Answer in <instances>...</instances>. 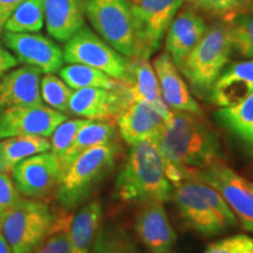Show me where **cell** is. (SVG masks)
Instances as JSON below:
<instances>
[{
	"label": "cell",
	"mask_w": 253,
	"mask_h": 253,
	"mask_svg": "<svg viewBox=\"0 0 253 253\" xmlns=\"http://www.w3.org/2000/svg\"><path fill=\"white\" fill-rule=\"evenodd\" d=\"M158 148L166 169L172 168L181 172L204 169L221 160L217 134L201 119V115L191 113L171 110L158 137Z\"/></svg>",
	"instance_id": "1"
},
{
	"label": "cell",
	"mask_w": 253,
	"mask_h": 253,
	"mask_svg": "<svg viewBox=\"0 0 253 253\" xmlns=\"http://www.w3.org/2000/svg\"><path fill=\"white\" fill-rule=\"evenodd\" d=\"M115 192L120 201L126 204L164 203L172 197L173 185L166 175L157 138L130 145L116 177Z\"/></svg>",
	"instance_id": "2"
},
{
	"label": "cell",
	"mask_w": 253,
	"mask_h": 253,
	"mask_svg": "<svg viewBox=\"0 0 253 253\" xmlns=\"http://www.w3.org/2000/svg\"><path fill=\"white\" fill-rule=\"evenodd\" d=\"M171 198L183 223L198 235L219 236L238 225L224 198L212 186L198 179H185L175 186Z\"/></svg>",
	"instance_id": "3"
},
{
	"label": "cell",
	"mask_w": 253,
	"mask_h": 253,
	"mask_svg": "<svg viewBox=\"0 0 253 253\" xmlns=\"http://www.w3.org/2000/svg\"><path fill=\"white\" fill-rule=\"evenodd\" d=\"M116 142L101 144L82 153L60 176L55 197L66 212L80 207L115 167Z\"/></svg>",
	"instance_id": "4"
},
{
	"label": "cell",
	"mask_w": 253,
	"mask_h": 253,
	"mask_svg": "<svg viewBox=\"0 0 253 253\" xmlns=\"http://www.w3.org/2000/svg\"><path fill=\"white\" fill-rule=\"evenodd\" d=\"M227 23L209 27L196 47L178 66L194 93L201 99H210L214 82L226 67L232 54Z\"/></svg>",
	"instance_id": "5"
},
{
	"label": "cell",
	"mask_w": 253,
	"mask_h": 253,
	"mask_svg": "<svg viewBox=\"0 0 253 253\" xmlns=\"http://www.w3.org/2000/svg\"><path fill=\"white\" fill-rule=\"evenodd\" d=\"M0 217L1 235L12 253H33L54 231L59 218L40 199L25 197Z\"/></svg>",
	"instance_id": "6"
},
{
	"label": "cell",
	"mask_w": 253,
	"mask_h": 253,
	"mask_svg": "<svg viewBox=\"0 0 253 253\" xmlns=\"http://www.w3.org/2000/svg\"><path fill=\"white\" fill-rule=\"evenodd\" d=\"M86 17L96 33L108 45L126 58H134L136 38L130 1L88 0Z\"/></svg>",
	"instance_id": "7"
},
{
	"label": "cell",
	"mask_w": 253,
	"mask_h": 253,
	"mask_svg": "<svg viewBox=\"0 0 253 253\" xmlns=\"http://www.w3.org/2000/svg\"><path fill=\"white\" fill-rule=\"evenodd\" d=\"M182 175L183 181L198 179L212 186L235 213L242 229L253 233V194L245 178L221 160L204 169L183 170Z\"/></svg>",
	"instance_id": "8"
},
{
	"label": "cell",
	"mask_w": 253,
	"mask_h": 253,
	"mask_svg": "<svg viewBox=\"0 0 253 253\" xmlns=\"http://www.w3.org/2000/svg\"><path fill=\"white\" fill-rule=\"evenodd\" d=\"M184 1L185 0L130 1L136 38L135 56L149 59L155 52H157L168 28Z\"/></svg>",
	"instance_id": "9"
},
{
	"label": "cell",
	"mask_w": 253,
	"mask_h": 253,
	"mask_svg": "<svg viewBox=\"0 0 253 253\" xmlns=\"http://www.w3.org/2000/svg\"><path fill=\"white\" fill-rule=\"evenodd\" d=\"M62 52L65 62L90 66L115 80H122L129 60L86 25L66 41Z\"/></svg>",
	"instance_id": "10"
},
{
	"label": "cell",
	"mask_w": 253,
	"mask_h": 253,
	"mask_svg": "<svg viewBox=\"0 0 253 253\" xmlns=\"http://www.w3.org/2000/svg\"><path fill=\"white\" fill-rule=\"evenodd\" d=\"M15 189L25 198L41 199L55 191L61 168L53 153L33 155L25 158L11 171Z\"/></svg>",
	"instance_id": "11"
},
{
	"label": "cell",
	"mask_w": 253,
	"mask_h": 253,
	"mask_svg": "<svg viewBox=\"0 0 253 253\" xmlns=\"http://www.w3.org/2000/svg\"><path fill=\"white\" fill-rule=\"evenodd\" d=\"M67 115L48 106H20L0 113V140L12 136L50 137Z\"/></svg>",
	"instance_id": "12"
},
{
	"label": "cell",
	"mask_w": 253,
	"mask_h": 253,
	"mask_svg": "<svg viewBox=\"0 0 253 253\" xmlns=\"http://www.w3.org/2000/svg\"><path fill=\"white\" fill-rule=\"evenodd\" d=\"M2 42L19 63L39 69L43 74L59 72L65 62L58 43L41 34L5 32Z\"/></svg>",
	"instance_id": "13"
},
{
	"label": "cell",
	"mask_w": 253,
	"mask_h": 253,
	"mask_svg": "<svg viewBox=\"0 0 253 253\" xmlns=\"http://www.w3.org/2000/svg\"><path fill=\"white\" fill-rule=\"evenodd\" d=\"M129 101H131L130 97L120 80L119 86L114 89L82 88L73 90L69 113L86 120L115 123L116 118Z\"/></svg>",
	"instance_id": "14"
},
{
	"label": "cell",
	"mask_w": 253,
	"mask_h": 253,
	"mask_svg": "<svg viewBox=\"0 0 253 253\" xmlns=\"http://www.w3.org/2000/svg\"><path fill=\"white\" fill-rule=\"evenodd\" d=\"M136 235L151 253L171 252L177 242V233L170 224L161 202L143 204L135 218Z\"/></svg>",
	"instance_id": "15"
},
{
	"label": "cell",
	"mask_w": 253,
	"mask_h": 253,
	"mask_svg": "<svg viewBox=\"0 0 253 253\" xmlns=\"http://www.w3.org/2000/svg\"><path fill=\"white\" fill-rule=\"evenodd\" d=\"M131 101H140L150 104L167 120L171 115V110L164 102L160 89L156 73L148 59L130 58L122 80Z\"/></svg>",
	"instance_id": "16"
},
{
	"label": "cell",
	"mask_w": 253,
	"mask_h": 253,
	"mask_svg": "<svg viewBox=\"0 0 253 253\" xmlns=\"http://www.w3.org/2000/svg\"><path fill=\"white\" fill-rule=\"evenodd\" d=\"M115 122L122 140L129 145L148 138L158 140L166 126V119L156 109L140 101H129Z\"/></svg>",
	"instance_id": "17"
},
{
	"label": "cell",
	"mask_w": 253,
	"mask_h": 253,
	"mask_svg": "<svg viewBox=\"0 0 253 253\" xmlns=\"http://www.w3.org/2000/svg\"><path fill=\"white\" fill-rule=\"evenodd\" d=\"M153 67L160 84L164 102L175 112L203 114L197 101L194 99L184 78L167 52L161 53L154 60Z\"/></svg>",
	"instance_id": "18"
},
{
	"label": "cell",
	"mask_w": 253,
	"mask_h": 253,
	"mask_svg": "<svg viewBox=\"0 0 253 253\" xmlns=\"http://www.w3.org/2000/svg\"><path fill=\"white\" fill-rule=\"evenodd\" d=\"M208 28L203 17L195 9L178 11L166 33L167 53L177 67L201 41Z\"/></svg>",
	"instance_id": "19"
},
{
	"label": "cell",
	"mask_w": 253,
	"mask_h": 253,
	"mask_svg": "<svg viewBox=\"0 0 253 253\" xmlns=\"http://www.w3.org/2000/svg\"><path fill=\"white\" fill-rule=\"evenodd\" d=\"M40 80L41 72L30 66L5 74L0 79V113L13 107L42 104Z\"/></svg>",
	"instance_id": "20"
},
{
	"label": "cell",
	"mask_w": 253,
	"mask_h": 253,
	"mask_svg": "<svg viewBox=\"0 0 253 253\" xmlns=\"http://www.w3.org/2000/svg\"><path fill=\"white\" fill-rule=\"evenodd\" d=\"M253 91V59L235 62L223 72L214 82L210 100L220 107H232Z\"/></svg>",
	"instance_id": "21"
},
{
	"label": "cell",
	"mask_w": 253,
	"mask_h": 253,
	"mask_svg": "<svg viewBox=\"0 0 253 253\" xmlns=\"http://www.w3.org/2000/svg\"><path fill=\"white\" fill-rule=\"evenodd\" d=\"M88 0H43L45 25L53 39L66 42L84 26Z\"/></svg>",
	"instance_id": "22"
},
{
	"label": "cell",
	"mask_w": 253,
	"mask_h": 253,
	"mask_svg": "<svg viewBox=\"0 0 253 253\" xmlns=\"http://www.w3.org/2000/svg\"><path fill=\"white\" fill-rule=\"evenodd\" d=\"M102 221V204L99 199L84 205L72 217L69 226V253H89Z\"/></svg>",
	"instance_id": "23"
},
{
	"label": "cell",
	"mask_w": 253,
	"mask_h": 253,
	"mask_svg": "<svg viewBox=\"0 0 253 253\" xmlns=\"http://www.w3.org/2000/svg\"><path fill=\"white\" fill-rule=\"evenodd\" d=\"M214 116L223 128L253 154V91L235 106L217 110Z\"/></svg>",
	"instance_id": "24"
},
{
	"label": "cell",
	"mask_w": 253,
	"mask_h": 253,
	"mask_svg": "<svg viewBox=\"0 0 253 253\" xmlns=\"http://www.w3.org/2000/svg\"><path fill=\"white\" fill-rule=\"evenodd\" d=\"M115 137L116 129L114 123L87 120L86 123L78 131L77 137L73 141L71 148L65 154V156L62 157V160L60 161L61 173L82 153L90 149V148L96 147V145L108 144L115 142Z\"/></svg>",
	"instance_id": "25"
},
{
	"label": "cell",
	"mask_w": 253,
	"mask_h": 253,
	"mask_svg": "<svg viewBox=\"0 0 253 253\" xmlns=\"http://www.w3.org/2000/svg\"><path fill=\"white\" fill-rule=\"evenodd\" d=\"M50 150V142L41 136H12L0 140V172L11 173L25 158Z\"/></svg>",
	"instance_id": "26"
},
{
	"label": "cell",
	"mask_w": 253,
	"mask_h": 253,
	"mask_svg": "<svg viewBox=\"0 0 253 253\" xmlns=\"http://www.w3.org/2000/svg\"><path fill=\"white\" fill-rule=\"evenodd\" d=\"M60 78L73 90L82 88H104L114 89L119 86L120 80H115L100 69L81 63H68L59 71Z\"/></svg>",
	"instance_id": "27"
},
{
	"label": "cell",
	"mask_w": 253,
	"mask_h": 253,
	"mask_svg": "<svg viewBox=\"0 0 253 253\" xmlns=\"http://www.w3.org/2000/svg\"><path fill=\"white\" fill-rule=\"evenodd\" d=\"M43 25V0H25L9 15L4 30L12 33H38Z\"/></svg>",
	"instance_id": "28"
},
{
	"label": "cell",
	"mask_w": 253,
	"mask_h": 253,
	"mask_svg": "<svg viewBox=\"0 0 253 253\" xmlns=\"http://www.w3.org/2000/svg\"><path fill=\"white\" fill-rule=\"evenodd\" d=\"M40 94L42 102L63 114L69 113V101L73 89L54 73H47L40 80Z\"/></svg>",
	"instance_id": "29"
},
{
	"label": "cell",
	"mask_w": 253,
	"mask_h": 253,
	"mask_svg": "<svg viewBox=\"0 0 253 253\" xmlns=\"http://www.w3.org/2000/svg\"><path fill=\"white\" fill-rule=\"evenodd\" d=\"M194 7L211 17L229 23L237 15L253 9V0H189Z\"/></svg>",
	"instance_id": "30"
},
{
	"label": "cell",
	"mask_w": 253,
	"mask_h": 253,
	"mask_svg": "<svg viewBox=\"0 0 253 253\" xmlns=\"http://www.w3.org/2000/svg\"><path fill=\"white\" fill-rule=\"evenodd\" d=\"M235 52L245 59H253V14L243 13L227 23Z\"/></svg>",
	"instance_id": "31"
},
{
	"label": "cell",
	"mask_w": 253,
	"mask_h": 253,
	"mask_svg": "<svg viewBox=\"0 0 253 253\" xmlns=\"http://www.w3.org/2000/svg\"><path fill=\"white\" fill-rule=\"evenodd\" d=\"M86 119H73V120H66L61 125L58 126V128L53 131L50 137V153L55 155L58 158L59 163L67 153V150L71 148L73 141L77 137L78 131L80 130L82 126L86 123Z\"/></svg>",
	"instance_id": "32"
},
{
	"label": "cell",
	"mask_w": 253,
	"mask_h": 253,
	"mask_svg": "<svg viewBox=\"0 0 253 253\" xmlns=\"http://www.w3.org/2000/svg\"><path fill=\"white\" fill-rule=\"evenodd\" d=\"M72 217L68 212L59 216L54 231L33 253H69V226Z\"/></svg>",
	"instance_id": "33"
},
{
	"label": "cell",
	"mask_w": 253,
	"mask_h": 253,
	"mask_svg": "<svg viewBox=\"0 0 253 253\" xmlns=\"http://www.w3.org/2000/svg\"><path fill=\"white\" fill-rule=\"evenodd\" d=\"M128 239L129 236L121 229L100 227L89 253H121Z\"/></svg>",
	"instance_id": "34"
},
{
	"label": "cell",
	"mask_w": 253,
	"mask_h": 253,
	"mask_svg": "<svg viewBox=\"0 0 253 253\" xmlns=\"http://www.w3.org/2000/svg\"><path fill=\"white\" fill-rule=\"evenodd\" d=\"M203 253H253V237L244 233L225 237L209 244Z\"/></svg>",
	"instance_id": "35"
},
{
	"label": "cell",
	"mask_w": 253,
	"mask_h": 253,
	"mask_svg": "<svg viewBox=\"0 0 253 253\" xmlns=\"http://www.w3.org/2000/svg\"><path fill=\"white\" fill-rule=\"evenodd\" d=\"M21 198L23 196L15 189L8 173L0 172V216L13 208Z\"/></svg>",
	"instance_id": "36"
},
{
	"label": "cell",
	"mask_w": 253,
	"mask_h": 253,
	"mask_svg": "<svg viewBox=\"0 0 253 253\" xmlns=\"http://www.w3.org/2000/svg\"><path fill=\"white\" fill-rule=\"evenodd\" d=\"M18 63L17 58L0 43V79L14 67H17Z\"/></svg>",
	"instance_id": "37"
},
{
	"label": "cell",
	"mask_w": 253,
	"mask_h": 253,
	"mask_svg": "<svg viewBox=\"0 0 253 253\" xmlns=\"http://www.w3.org/2000/svg\"><path fill=\"white\" fill-rule=\"evenodd\" d=\"M24 1L25 0H0V7L12 13V12Z\"/></svg>",
	"instance_id": "38"
},
{
	"label": "cell",
	"mask_w": 253,
	"mask_h": 253,
	"mask_svg": "<svg viewBox=\"0 0 253 253\" xmlns=\"http://www.w3.org/2000/svg\"><path fill=\"white\" fill-rule=\"evenodd\" d=\"M121 253H141V252L138 251L137 248H136V245L132 243V240L129 238L126 240L125 246H123Z\"/></svg>",
	"instance_id": "39"
},
{
	"label": "cell",
	"mask_w": 253,
	"mask_h": 253,
	"mask_svg": "<svg viewBox=\"0 0 253 253\" xmlns=\"http://www.w3.org/2000/svg\"><path fill=\"white\" fill-rule=\"evenodd\" d=\"M9 15H11V12L6 11V9L0 7V32L4 30L5 24L6 21H7V19L9 18Z\"/></svg>",
	"instance_id": "40"
},
{
	"label": "cell",
	"mask_w": 253,
	"mask_h": 253,
	"mask_svg": "<svg viewBox=\"0 0 253 253\" xmlns=\"http://www.w3.org/2000/svg\"><path fill=\"white\" fill-rule=\"evenodd\" d=\"M0 253H12V250L9 248L8 243L6 242L5 237L0 233Z\"/></svg>",
	"instance_id": "41"
},
{
	"label": "cell",
	"mask_w": 253,
	"mask_h": 253,
	"mask_svg": "<svg viewBox=\"0 0 253 253\" xmlns=\"http://www.w3.org/2000/svg\"><path fill=\"white\" fill-rule=\"evenodd\" d=\"M246 184H248L249 189L251 190V192L253 194V182H250V181H248V179H246Z\"/></svg>",
	"instance_id": "42"
},
{
	"label": "cell",
	"mask_w": 253,
	"mask_h": 253,
	"mask_svg": "<svg viewBox=\"0 0 253 253\" xmlns=\"http://www.w3.org/2000/svg\"><path fill=\"white\" fill-rule=\"evenodd\" d=\"M0 233H1V217H0Z\"/></svg>",
	"instance_id": "43"
},
{
	"label": "cell",
	"mask_w": 253,
	"mask_h": 253,
	"mask_svg": "<svg viewBox=\"0 0 253 253\" xmlns=\"http://www.w3.org/2000/svg\"><path fill=\"white\" fill-rule=\"evenodd\" d=\"M130 1H134V0H130Z\"/></svg>",
	"instance_id": "44"
},
{
	"label": "cell",
	"mask_w": 253,
	"mask_h": 253,
	"mask_svg": "<svg viewBox=\"0 0 253 253\" xmlns=\"http://www.w3.org/2000/svg\"><path fill=\"white\" fill-rule=\"evenodd\" d=\"M169 253H171V252H169Z\"/></svg>",
	"instance_id": "45"
}]
</instances>
